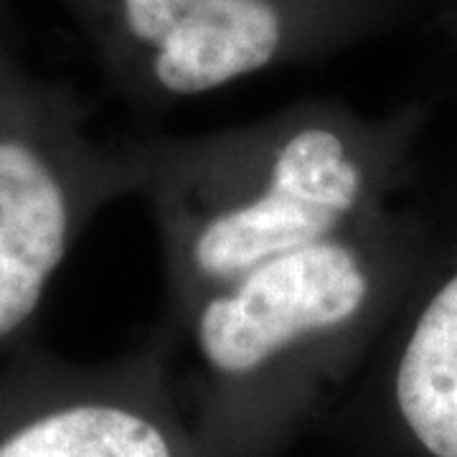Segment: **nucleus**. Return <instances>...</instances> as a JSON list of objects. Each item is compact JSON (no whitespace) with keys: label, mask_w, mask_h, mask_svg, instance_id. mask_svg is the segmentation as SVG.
<instances>
[{"label":"nucleus","mask_w":457,"mask_h":457,"mask_svg":"<svg viewBox=\"0 0 457 457\" xmlns=\"http://www.w3.org/2000/svg\"><path fill=\"white\" fill-rule=\"evenodd\" d=\"M427 117L422 102L369 114L308 97L224 130L128 140L135 196L163 257L165 323L262 264L402 204Z\"/></svg>","instance_id":"f257e3e1"},{"label":"nucleus","mask_w":457,"mask_h":457,"mask_svg":"<svg viewBox=\"0 0 457 457\" xmlns=\"http://www.w3.org/2000/svg\"><path fill=\"white\" fill-rule=\"evenodd\" d=\"M427 227L425 204L402 201L165 326L191 353L183 396L204 457H282L323 420L396 311Z\"/></svg>","instance_id":"f03ea898"},{"label":"nucleus","mask_w":457,"mask_h":457,"mask_svg":"<svg viewBox=\"0 0 457 457\" xmlns=\"http://www.w3.org/2000/svg\"><path fill=\"white\" fill-rule=\"evenodd\" d=\"M102 82L165 110L260 74L312 64L411 26L440 29L457 0H56Z\"/></svg>","instance_id":"7ed1b4c3"},{"label":"nucleus","mask_w":457,"mask_h":457,"mask_svg":"<svg viewBox=\"0 0 457 457\" xmlns=\"http://www.w3.org/2000/svg\"><path fill=\"white\" fill-rule=\"evenodd\" d=\"M130 196L128 140H99L79 92L31 71L0 38V359L29 341L87 227Z\"/></svg>","instance_id":"20e7f679"},{"label":"nucleus","mask_w":457,"mask_h":457,"mask_svg":"<svg viewBox=\"0 0 457 457\" xmlns=\"http://www.w3.org/2000/svg\"><path fill=\"white\" fill-rule=\"evenodd\" d=\"M173 336L107 361L21 343L0 359V457H204Z\"/></svg>","instance_id":"39448f33"},{"label":"nucleus","mask_w":457,"mask_h":457,"mask_svg":"<svg viewBox=\"0 0 457 457\" xmlns=\"http://www.w3.org/2000/svg\"><path fill=\"white\" fill-rule=\"evenodd\" d=\"M427 216L407 290L326 411L345 457H457V201Z\"/></svg>","instance_id":"423d86ee"},{"label":"nucleus","mask_w":457,"mask_h":457,"mask_svg":"<svg viewBox=\"0 0 457 457\" xmlns=\"http://www.w3.org/2000/svg\"><path fill=\"white\" fill-rule=\"evenodd\" d=\"M440 31H447L455 41H453V59H455V71H457V11L453 13V16L447 18L445 23L440 26Z\"/></svg>","instance_id":"0eeeda50"},{"label":"nucleus","mask_w":457,"mask_h":457,"mask_svg":"<svg viewBox=\"0 0 457 457\" xmlns=\"http://www.w3.org/2000/svg\"><path fill=\"white\" fill-rule=\"evenodd\" d=\"M0 38H11L8 36V8H5V0H0Z\"/></svg>","instance_id":"6e6552de"}]
</instances>
